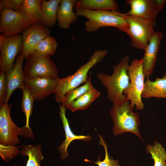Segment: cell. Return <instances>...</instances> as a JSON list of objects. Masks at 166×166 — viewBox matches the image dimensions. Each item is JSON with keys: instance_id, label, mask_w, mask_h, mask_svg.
Instances as JSON below:
<instances>
[{"instance_id": "1", "label": "cell", "mask_w": 166, "mask_h": 166, "mask_svg": "<svg viewBox=\"0 0 166 166\" xmlns=\"http://www.w3.org/2000/svg\"><path fill=\"white\" fill-rule=\"evenodd\" d=\"M129 60L128 56H124L117 64L113 66V72L111 75L102 73H97L98 80L106 88L108 98L113 103L126 97L123 93L130 84L128 73Z\"/></svg>"}, {"instance_id": "2", "label": "cell", "mask_w": 166, "mask_h": 166, "mask_svg": "<svg viewBox=\"0 0 166 166\" xmlns=\"http://www.w3.org/2000/svg\"><path fill=\"white\" fill-rule=\"evenodd\" d=\"M107 53L106 50H95L88 61L81 66L74 74L64 78H59L54 93L57 102L61 103L64 96L68 92L81 84L87 82L89 77L88 73L90 69L102 61Z\"/></svg>"}, {"instance_id": "3", "label": "cell", "mask_w": 166, "mask_h": 166, "mask_svg": "<svg viewBox=\"0 0 166 166\" xmlns=\"http://www.w3.org/2000/svg\"><path fill=\"white\" fill-rule=\"evenodd\" d=\"M113 104L110 114L114 124L112 130L114 135L130 132L143 141L138 128L140 124L139 114L133 112L129 100L126 97Z\"/></svg>"}, {"instance_id": "4", "label": "cell", "mask_w": 166, "mask_h": 166, "mask_svg": "<svg viewBox=\"0 0 166 166\" xmlns=\"http://www.w3.org/2000/svg\"><path fill=\"white\" fill-rule=\"evenodd\" d=\"M77 16L84 17L88 19L85 24L86 31L92 32L103 27H116L126 32L128 24L125 20L115 10H94L84 8H74Z\"/></svg>"}, {"instance_id": "5", "label": "cell", "mask_w": 166, "mask_h": 166, "mask_svg": "<svg viewBox=\"0 0 166 166\" xmlns=\"http://www.w3.org/2000/svg\"><path fill=\"white\" fill-rule=\"evenodd\" d=\"M0 144L5 145L15 146L20 143L18 136L34 138L30 128L25 126L19 128L12 121L10 116L12 105L4 103L0 105Z\"/></svg>"}, {"instance_id": "6", "label": "cell", "mask_w": 166, "mask_h": 166, "mask_svg": "<svg viewBox=\"0 0 166 166\" xmlns=\"http://www.w3.org/2000/svg\"><path fill=\"white\" fill-rule=\"evenodd\" d=\"M119 13L128 24L125 33L130 38L131 45L144 50L155 32V23L141 18Z\"/></svg>"}, {"instance_id": "7", "label": "cell", "mask_w": 166, "mask_h": 166, "mask_svg": "<svg viewBox=\"0 0 166 166\" xmlns=\"http://www.w3.org/2000/svg\"><path fill=\"white\" fill-rule=\"evenodd\" d=\"M142 62V58L134 59L131 62L128 71L129 85L123 91L130 101L131 107L134 109L135 106L137 110H142L144 108L141 97L145 82Z\"/></svg>"}, {"instance_id": "8", "label": "cell", "mask_w": 166, "mask_h": 166, "mask_svg": "<svg viewBox=\"0 0 166 166\" xmlns=\"http://www.w3.org/2000/svg\"><path fill=\"white\" fill-rule=\"evenodd\" d=\"M26 60L23 70L25 78H58L57 67L50 56L34 53Z\"/></svg>"}, {"instance_id": "9", "label": "cell", "mask_w": 166, "mask_h": 166, "mask_svg": "<svg viewBox=\"0 0 166 166\" xmlns=\"http://www.w3.org/2000/svg\"><path fill=\"white\" fill-rule=\"evenodd\" d=\"M0 12V33L6 36L22 33L33 24L20 11L3 9Z\"/></svg>"}, {"instance_id": "10", "label": "cell", "mask_w": 166, "mask_h": 166, "mask_svg": "<svg viewBox=\"0 0 166 166\" xmlns=\"http://www.w3.org/2000/svg\"><path fill=\"white\" fill-rule=\"evenodd\" d=\"M165 0H128L130 10L125 14L150 20L155 23L158 15L164 7Z\"/></svg>"}, {"instance_id": "11", "label": "cell", "mask_w": 166, "mask_h": 166, "mask_svg": "<svg viewBox=\"0 0 166 166\" xmlns=\"http://www.w3.org/2000/svg\"><path fill=\"white\" fill-rule=\"evenodd\" d=\"M22 40L21 34L6 36L0 46V69L6 73L14 66V61L18 53L21 52Z\"/></svg>"}, {"instance_id": "12", "label": "cell", "mask_w": 166, "mask_h": 166, "mask_svg": "<svg viewBox=\"0 0 166 166\" xmlns=\"http://www.w3.org/2000/svg\"><path fill=\"white\" fill-rule=\"evenodd\" d=\"M50 34L49 28L42 24H32L23 32L21 53L24 59H26L32 54L38 44Z\"/></svg>"}, {"instance_id": "13", "label": "cell", "mask_w": 166, "mask_h": 166, "mask_svg": "<svg viewBox=\"0 0 166 166\" xmlns=\"http://www.w3.org/2000/svg\"><path fill=\"white\" fill-rule=\"evenodd\" d=\"M58 78H25L24 85L34 100L39 101L54 93Z\"/></svg>"}, {"instance_id": "14", "label": "cell", "mask_w": 166, "mask_h": 166, "mask_svg": "<svg viewBox=\"0 0 166 166\" xmlns=\"http://www.w3.org/2000/svg\"><path fill=\"white\" fill-rule=\"evenodd\" d=\"M163 37L162 32H155L144 50V54L142 58L145 78L149 77L153 73L157 59L160 45Z\"/></svg>"}, {"instance_id": "15", "label": "cell", "mask_w": 166, "mask_h": 166, "mask_svg": "<svg viewBox=\"0 0 166 166\" xmlns=\"http://www.w3.org/2000/svg\"><path fill=\"white\" fill-rule=\"evenodd\" d=\"M24 57L21 53L17 56L13 68L6 73L7 84V93L4 103L8 104L13 92L18 89L22 90L24 87L25 77L22 69V64Z\"/></svg>"}, {"instance_id": "16", "label": "cell", "mask_w": 166, "mask_h": 166, "mask_svg": "<svg viewBox=\"0 0 166 166\" xmlns=\"http://www.w3.org/2000/svg\"><path fill=\"white\" fill-rule=\"evenodd\" d=\"M59 109L60 117L65 132V139L59 146L58 150L61 154V159L64 160L68 156L67 148L72 141L75 140H81L89 142L92 138L89 135L84 136L75 135L70 129L68 119L66 116L65 111L66 109L61 105H60Z\"/></svg>"}, {"instance_id": "17", "label": "cell", "mask_w": 166, "mask_h": 166, "mask_svg": "<svg viewBox=\"0 0 166 166\" xmlns=\"http://www.w3.org/2000/svg\"><path fill=\"white\" fill-rule=\"evenodd\" d=\"M77 0H61L59 6L57 13V21L61 29L69 28L71 24L76 21L77 16L73 9Z\"/></svg>"}, {"instance_id": "18", "label": "cell", "mask_w": 166, "mask_h": 166, "mask_svg": "<svg viewBox=\"0 0 166 166\" xmlns=\"http://www.w3.org/2000/svg\"><path fill=\"white\" fill-rule=\"evenodd\" d=\"M152 97L166 98V73L161 78H156L154 81L146 78L141 97L146 99Z\"/></svg>"}, {"instance_id": "19", "label": "cell", "mask_w": 166, "mask_h": 166, "mask_svg": "<svg viewBox=\"0 0 166 166\" xmlns=\"http://www.w3.org/2000/svg\"><path fill=\"white\" fill-rule=\"evenodd\" d=\"M61 0H42L41 8L43 25L50 28L54 26L57 21L58 9Z\"/></svg>"}, {"instance_id": "20", "label": "cell", "mask_w": 166, "mask_h": 166, "mask_svg": "<svg viewBox=\"0 0 166 166\" xmlns=\"http://www.w3.org/2000/svg\"><path fill=\"white\" fill-rule=\"evenodd\" d=\"M41 0H23L20 11L33 24H42Z\"/></svg>"}, {"instance_id": "21", "label": "cell", "mask_w": 166, "mask_h": 166, "mask_svg": "<svg viewBox=\"0 0 166 166\" xmlns=\"http://www.w3.org/2000/svg\"><path fill=\"white\" fill-rule=\"evenodd\" d=\"M74 8H84L94 10H112L118 11L117 2L114 0H78Z\"/></svg>"}, {"instance_id": "22", "label": "cell", "mask_w": 166, "mask_h": 166, "mask_svg": "<svg viewBox=\"0 0 166 166\" xmlns=\"http://www.w3.org/2000/svg\"><path fill=\"white\" fill-rule=\"evenodd\" d=\"M101 93L93 87L70 103L66 107L72 112L83 110L88 108L100 96Z\"/></svg>"}, {"instance_id": "23", "label": "cell", "mask_w": 166, "mask_h": 166, "mask_svg": "<svg viewBox=\"0 0 166 166\" xmlns=\"http://www.w3.org/2000/svg\"><path fill=\"white\" fill-rule=\"evenodd\" d=\"M41 148L40 144L36 146L28 145L24 146L20 153L21 155L28 157L26 166H41V162L44 158Z\"/></svg>"}, {"instance_id": "24", "label": "cell", "mask_w": 166, "mask_h": 166, "mask_svg": "<svg viewBox=\"0 0 166 166\" xmlns=\"http://www.w3.org/2000/svg\"><path fill=\"white\" fill-rule=\"evenodd\" d=\"M146 151L151 155L154 161V166H166V152L160 143L155 140L152 145L148 144L146 146Z\"/></svg>"}, {"instance_id": "25", "label": "cell", "mask_w": 166, "mask_h": 166, "mask_svg": "<svg viewBox=\"0 0 166 166\" xmlns=\"http://www.w3.org/2000/svg\"><path fill=\"white\" fill-rule=\"evenodd\" d=\"M93 87L91 83L90 73L88 81L83 85L73 89L67 93L63 98L61 105L66 108L72 102L89 91Z\"/></svg>"}, {"instance_id": "26", "label": "cell", "mask_w": 166, "mask_h": 166, "mask_svg": "<svg viewBox=\"0 0 166 166\" xmlns=\"http://www.w3.org/2000/svg\"><path fill=\"white\" fill-rule=\"evenodd\" d=\"M57 46L56 39L50 35L45 38L38 44L34 53L52 56L55 53Z\"/></svg>"}, {"instance_id": "27", "label": "cell", "mask_w": 166, "mask_h": 166, "mask_svg": "<svg viewBox=\"0 0 166 166\" xmlns=\"http://www.w3.org/2000/svg\"><path fill=\"white\" fill-rule=\"evenodd\" d=\"M23 96L22 98L21 109L26 118V127L30 128L29 119L32 112L33 103L34 100L27 89L24 86L22 90Z\"/></svg>"}, {"instance_id": "28", "label": "cell", "mask_w": 166, "mask_h": 166, "mask_svg": "<svg viewBox=\"0 0 166 166\" xmlns=\"http://www.w3.org/2000/svg\"><path fill=\"white\" fill-rule=\"evenodd\" d=\"M0 155L2 159L9 162L20 153L18 147L15 145H5L0 144Z\"/></svg>"}, {"instance_id": "29", "label": "cell", "mask_w": 166, "mask_h": 166, "mask_svg": "<svg viewBox=\"0 0 166 166\" xmlns=\"http://www.w3.org/2000/svg\"><path fill=\"white\" fill-rule=\"evenodd\" d=\"M100 138L99 143L102 145L105 151V156L103 161L100 160V157H99L98 160L94 162V163L99 166H120L118 163V160H114L112 157L109 156L108 151V146L103 138L100 135H98Z\"/></svg>"}, {"instance_id": "30", "label": "cell", "mask_w": 166, "mask_h": 166, "mask_svg": "<svg viewBox=\"0 0 166 166\" xmlns=\"http://www.w3.org/2000/svg\"><path fill=\"white\" fill-rule=\"evenodd\" d=\"M23 0H0V10L7 9L19 11Z\"/></svg>"}, {"instance_id": "31", "label": "cell", "mask_w": 166, "mask_h": 166, "mask_svg": "<svg viewBox=\"0 0 166 166\" xmlns=\"http://www.w3.org/2000/svg\"><path fill=\"white\" fill-rule=\"evenodd\" d=\"M7 90L6 73L3 71L0 72V105L4 103Z\"/></svg>"}, {"instance_id": "32", "label": "cell", "mask_w": 166, "mask_h": 166, "mask_svg": "<svg viewBox=\"0 0 166 166\" xmlns=\"http://www.w3.org/2000/svg\"><path fill=\"white\" fill-rule=\"evenodd\" d=\"M6 36L5 35L1 34L0 35V46H1L4 42Z\"/></svg>"}]
</instances>
